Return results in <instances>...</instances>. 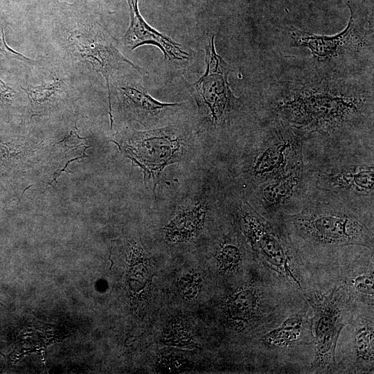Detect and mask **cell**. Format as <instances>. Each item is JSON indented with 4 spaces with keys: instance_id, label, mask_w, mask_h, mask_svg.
Returning a JSON list of instances; mask_svg holds the SVG:
<instances>
[{
    "instance_id": "obj_1",
    "label": "cell",
    "mask_w": 374,
    "mask_h": 374,
    "mask_svg": "<svg viewBox=\"0 0 374 374\" xmlns=\"http://www.w3.org/2000/svg\"><path fill=\"white\" fill-rule=\"evenodd\" d=\"M273 109L279 120L308 136L332 138L360 126L373 114V99L355 88L321 81L291 89Z\"/></svg>"
},
{
    "instance_id": "obj_2",
    "label": "cell",
    "mask_w": 374,
    "mask_h": 374,
    "mask_svg": "<svg viewBox=\"0 0 374 374\" xmlns=\"http://www.w3.org/2000/svg\"><path fill=\"white\" fill-rule=\"evenodd\" d=\"M290 238L314 249L350 246L373 252V232L354 206L332 195L306 189L300 209L276 219Z\"/></svg>"
},
{
    "instance_id": "obj_3",
    "label": "cell",
    "mask_w": 374,
    "mask_h": 374,
    "mask_svg": "<svg viewBox=\"0 0 374 374\" xmlns=\"http://www.w3.org/2000/svg\"><path fill=\"white\" fill-rule=\"evenodd\" d=\"M235 213L254 256L295 290L305 292L301 259L296 246L276 220L266 218L247 199L235 204Z\"/></svg>"
},
{
    "instance_id": "obj_4",
    "label": "cell",
    "mask_w": 374,
    "mask_h": 374,
    "mask_svg": "<svg viewBox=\"0 0 374 374\" xmlns=\"http://www.w3.org/2000/svg\"><path fill=\"white\" fill-rule=\"evenodd\" d=\"M308 135L278 120L251 147L242 169L249 192L257 186L303 166V148Z\"/></svg>"
},
{
    "instance_id": "obj_5",
    "label": "cell",
    "mask_w": 374,
    "mask_h": 374,
    "mask_svg": "<svg viewBox=\"0 0 374 374\" xmlns=\"http://www.w3.org/2000/svg\"><path fill=\"white\" fill-rule=\"evenodd\" d=\"M306 300L313 314L310 319L314 345L310 371L329 373L337 366L335 351L339 335L353 319L355 298L342 284L326 292L310 293Z\"/></svg>"
},
{
    "instance_id": "obj_6",
    "label": "cell",
    "mask_w": 374,
    "mask_h": 374,
    "mask_svg": "<svg viewBox=\"0 0 374 374\" xmlns=\"http://www.w3.org/2000/svg\"><path fill=\"white\" fill-rule=\"evenodd\" d=\"M58 42L65 55L73 62L89 64L106 81L109 100L110 127L113 125L110 77L122 62L127 63L141 74L147 71L121 53L116 39L97 21L73 19L58 30Z\"/></svg>"
},
{
    "instance_id": "obj_7",
    "label": "cell",
    "mask_w": 374,
    "mask_h": 374,
    "mask_svg": "<svg viewBox=\"0 0 374 374\" xmlns=\"http://www.w3.org/2000/svg\"><path fill=\"white\" fill-rule=\"evenodd\" d=\"M189 146L188 130L181 126L168 125L146 131L133 130L125 146L118 148L124 150L132 164L141 169L144 184L154 196L164 168L184 159Z\"/></svg>"
},
{
    "instance_id": "obj_8",
    "label": "cell",
    "mask_w": 374,
    "mask_h": 374,
    "mask_svg": "<svg viewBox=\"0 0 374 374\" xmlns=\"http://www.w3.org/2000/svg\"><path fill=\"white\" fill-rule=\"evenodd\" d=\"M306 189L334 196L354 206L365 199L373 204V158L335 159L310 168L304 165Z\"/></svg>"
},
{
    "instance_id": "obj_9",
    "label": "cell",
    "mask_w": 374,
    "mask_h": 374,
    "mask_svg": "<svg viewBox=\"0 0 374 374\" xmlns=\"http://www.w3.org/2000/svg\"><path fill=\"white\" fill-rule=\"evenodd\" d=\"M206 70L191 85L192 94L199 112L214 127L226 122L237 107L238 98L231 90L228 82L229 66L216 53L214 35L206 46Z\"/></svg>"
},
{
    "instance_id": "obj_10",
    "label": "cell",
    "mask_w": 374,
    "mask_h": 374,
    "mask_svg": "<svg viewBox=\"0 0 374 374\" xmlns=\"http://www.w3.org/2000/svg\"><path fill=\"white\" fill-rule=\"evenodd\" d=\"M350 19L344 30L333 36L317 35L292 27L291 39L296 47L309 48L314 58L327 61L346 53H358L371 46L369 22L357 0H346Z\"/></svg>"
},
{
    "instance_id": "obj_11",
    "label": "cell",
    "mask_w": 374,
    "mask_h": 374,
    "mask_svg": "<svg viewBox=\"0 0 374 374\" xmlns=\"http://www.w3.org/2000/svg\"><path fill=\"white\" fill-rule=\"evenodd\" d=\"M303 168L304 165L260 184L250 191L247 202L266 218L275 220L291 204L301 203L306 190Z\"/></svg>"
},
{
    "instance_id": "obj_12",
    "label": "cell",
    "mask_w": 374,
    "mask_h": 374,
    "mask_svg": "<svg viewBox=\"0 0 374 374\" xmlns=\"http://www.w3.org/2000/svg\"><path fill=\"white\" fill-rule=\"evenodd\" d=\"M276 309L269 291L252 285L236 289L227 296L223 307L228 323L237 330L260 321L267 324Z\"/></svg>"
},
{
    "instance_id": "obj_13",
    "label": "cell",
    "mask_w": 374,
    "mask_h": 374,
    "mask_svg": "<svg viewBox=\"0 0 374 374\" xmlns=\"http://www.w3.org/2000/svg\"><path fill=\"white\" fill-rule=\"evenodd\" d=\"M130 8V26L122 37V42L128 51L145 44L158 47L166 59L181 60L188 58V53L170 38L148 25L141 17L138 8V0H127Z\"/></svg>"
},
{
    "instance_id": "obj_14",
    "label": "cell",
    "mask_w": 374,
    "mask_h": 374,
    "mask_svg": "<svg viewBox=\"0 0 374 374\" xmlns=\"http://www.w3.org/2000/svg\"><path fill=\"white\" fill-rule=\"evenodd\" d=\"M116 94L126 110L133 114L138 121L149 125L174 112L182 103H166L152 97L147 89L135 82H118Z\"/></svg>"
},
{
    "instance_id": "obj_15",
    "label": "cell",
    "mask_w": 374,
    "mask_h": 374,
    "mask_svg": "<svg viewBox=\"0 0 374 374\" xmlns=\"http://www.w3.org/2000/svg\"><path fill=\"white\" fill-rule=\"evenodd\" d=\"M206 205L203 200L195 199L181 206L164 229L166 239L172 242H185L196 238L204 224Z\"/></svg>"
},
{
    "instance_id": "obj_16",
    "label": "cell",
    "mask_w": 374,
    "mask_h": 374,
    "mask_svg": "<svg viewBox=\"0 0 374 374\" xmlns=\"http://www.w3.org/2000/svg\"><path fill=\"white\" fill-rule=\"evenodd\" d=\"M308 330H310V321L304 313H296L265 333L262 341L271 347H290L299 343L305 337V332Z\"/></svg>"
},
{
    "instance_id": "obj_17",
    "label": "cell",
    "mask_w": 374,
    "mask_h": 374,
    "mask_svg": "<svg viewBox=\"0 0 374 374\" xmlns=\"http://www.w3.org/2000/svg\"><path fill=\"white\" fill-rule=\"evenodd\" d=\"M354 364L366 370L373 367L374 331L373 317H364L354 323L351 344Z\"/></svg>"
},
{
    "instance_id": "obj_18",
    "label": "cell",
    "mask_w": 374,
    "mask_h": 374,
    "mask_svg": "<svg viewBox=\"0 0 374 374\" xmlns=\"http://www.w3.org/2000/svg\"><path fill=\"white\" fill-rule=\"evenodd\" d=\"M243 259L242 249L231 240H225L217 252V262L219 271L225 275L235 272L241 265Z\"/></svg>"
},
{
    "instance_id": "obj_19",
    "label": "cell",
    "mask_w": 374,
    "mask_h": 374,
    "mask_svg": "<svg viewBox=\"0 0 374 374\" xmlns=\"http://www.w3.org/2000/svg\"><path fill=\"white\" fill-rule=\"evenodd\" d=\"M344 285L354 296L366 299V302L373 306L374 275L373 267L368 271L360 273L344 283Z\"/></svg>"
},
{
    "instance_id": "obj_20",
    "label": "cell",
    "mask_w": 374,
    "mask_h": 374,
    "mask_svg": "<svg viewBox=\"0 0 374 374\" xmlns=\"http://www.w3.org/2000/svg\"><path fill=\"white\" fill-rule=\"evenodd\" d=\"M21 88L27 94L31 106H33L45 103L59 94L64 88V82L53 77L50 82L39 85H30L25 88L21 86Z\"/></svg>"
},
{
    "instance_id": "obj_21",
    "label": "cell",
    "mask_w": 374,
    "mask_h": 374,
    "mask_svg": "<svg viewBox=\"0 0 374 374\" xmlns=\"http://www.w3.org/2000/svg\"><path fill=\"white\" fill-rule=\"evenodd\" d=\"M5 27L6 25L3 23L0 22V53L6 57L16 59L28 64L35 63V60H33L29 57L15 51L7 44L5 39Z\"/></svg>"
},
{
    "instance_id": "obj_22",
    "label": "cell",
    "mask_w": 374,
    "mask_h": 374,
    "mask_svg": "<svg viewBox=\"0 0 374 374\" xmlns=\"http://www.w3.org/2000/svg\"><path fill=\"white\" fill-rule=\"evenodd\" d=\"M15 94V91L0 79V99H10Z\"/></svg>"
},
{
    "instance_id": "obj_23",
    "label": "cell",
    "mask_w": 374,
    "mask_h": 374,
    "mask_svg": "<svg viewBox=\"0 0 374 374\" xmlns=\"http://www.w3.org/2000/svg\"><path fill=\"white\" fill-rule=\"evenodd\" d=\"M169 360L171 363L166 360V364L163 363V364L168 368V371H170V372H176L175 371H181L182 369L184 363L180 359H177V357L174 359L170 357Z\"/></svg>"
},
{
    "instance_id": "obj_24",
    "label": "cell",
    "mask_w": 374,
    "mask_h": 374,
    "mask_svg": "<svg viewBox=\"0 0 374 374\" xmlns=\"http://www.w3.org/2000/svg\"><path fill=\"white\" fill-rule=\"evenodd\" d=\"M197 285L198 283L196 278H189L186 280L185 285H183V291L184 292H187L188 295H189V293L192 291L193 293H195L197 292Z\"/></svg>"
}]
</instances>
